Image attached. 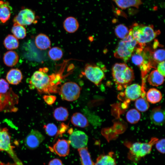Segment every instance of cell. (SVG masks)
Segmentation results:
<instances>
[{"mask_svg":"<svg viewBox=\"0 0 165 165\" xmlns=\"http://www.w3.org/2000/svg\"><path fill=\"white\" fill-rule=\"evenodd\" d=\"M45 70L40 68L33 73L29 82L30 89H36L40 94L57 93L60 77L54 74L48 75Z\"/></svg>","mask_w":165,"mask_h":165,"instance_id":"cell-1","label":"cell"},{"mask_svg":"<svg viewBox=\"0 0 165 165\" xmlns=\"http://www.w3.org/2000/svg\"><path fill=\"white\" fill-rule=\"evenodd\" d=\"M158 140L153 138L148 143L136 142L133 143L126 142L125 145L129 149L128 158L131 160L137 162L150 153L152 146Z\"/></svg>","mask_w":165,"mask_h":165,"instance_id":"cell-2","label":"cell"},{"mask_svg":"<svg viewBox=\"0 0 165 165\" xmlns=\"http://www.w3.org/2000/svg\"><path fill=\"white\" fill-rule=\"evenodd\" d=\"M112 73L114 81L121 88L131 83L134 78L133 70L125 63L115 64Z\"/></svg>","mask_w":165,"mask_h":165,"instance_id":"cell-3","label":"cell"},{"mask_svg":"<svg viewBox=\"0 0 165 165\" xmlns=\"http://www.w3.org/2000/svg\"><path fill=\"white\" fill-rule=\"evenodd\" d=\"M138 43L132 36L131 29L128 35L119 42L114 51V56L124 61H128L131 57Z\"/></svg>","mask_w":165,"mask_h":165,"instance_id":"cell-4","label":"cell"},{"mask_svg":"<svg viewBox=\"0 0 165 165\" xmlns=\"http://www.w3.org/2000/svg\"><path fill=\"white\" fill-rule=\"evenodd\" d=\"M131 31L134 38L138 43L141 44L152 41L157 33L151 26L135 25Z\"/></svg>","mask_w":165,"mask_h":165,"instance_id":"cell-5","label":"cell"},{"mask_svg":"<svg viewBox=\"0 0 165 165\" xmlns=\"http://www.w3.org/2000/svg\"><path fill=\"white\" fill-rule=\"evenodd\" d=\"M6 128L0 130V151L6 152L13 160L16 165H23L17 156L11 145L10 136Z\"/></svg>","mask_w":165,"mask_h":165,"instance_id":"cell-6","label":"cell"},{"mask_svg":"<svg viewBox=\"0 0 165 165\" xmlns=\"http://www.w3.org/2000/svg\"><path fill=\"white\" fill-rule=\"evenodd\" d=\"M81 88L76 83L72 82L64 83L60 89V94L63 99L69 101H75L78 99Z\"/></svg>","mask_w":165,"mask_h":165,"instance_id":"cell-7","label":"cell"},{"mask_svg":"<svg viewBox=\"0 0 165 165\" xmlns=\"http://www.w3.org/2000/svg\"><path fill=\"white\" fill-rule=\"evenodd\" d=\"M84 74L90 81L98 85L105 77V74L99 67L87 64L85 67Z\"/></svg>","mask_w":165,"mask_h":165,"instance_id":"cell-8","label":"cell"},{"mask_svg":"<svg viewBox=\"0 0 165 165\" xmlns=\"http://www.w3.org/2000/svg\"><path fill=\"white\" fill-rule=\"evenodd\" d=\"M74 148L79 149L85 147L88 141V137L84 132L77 130L70 134L68 140Z\"/></svg>","mask_w":165,"mask_h":165,"instance_id":"cell-9","label":"cell"},{"mask_svg":"<svg viewBox=\"0 0 165 165\" xmlns=\"http://www.w3.org/2000/svg\"><path fill=\"white\" fill-rule=\"evenodd\" d=\"M35 13L31 10L25 9L20 10L14 18V24L23 26L31 24L35 21Z\"/></svg>","mask_w":165,"mask_h":165,"instance_id":"cell-10","label":"cell"},{"mask_svg":"<svg viewBox=\"0 0 165 165\" xmlns=\"http://www.w3.org/2000/svg\"><path fill=\"white\" fill-rule=\"evenodd\" d=\"M44 136L38 130H32L26 137L24 144L30 149L36 148L44 141Z\"/></svg>","mask_w":165,"mask_h":165,"instance_id":"cell-11","label":"cell"},{"mask_svg":"<svg viewBox=\"0 0 165 165\" xmlns=\"http://www.w3.org/2000/svg\"><path fill=\"white\" fill-rule=\"evenodd\" d=\"M135 50V53L131 56L132 61L134 64L140 67L143 74H145L149 68L145 55L141 48H136Z\"/></svg>","mask_w":165,"mask_h":165,"instance_id":"cell-12","label":"cell"},{"mask_svg":"<svg viewBox=\"0 0 165 165\" xmlns=\"http://www.w3.org/2000/svg\"><path fill=\"white\" fill-rule=\"evenodd\" d=\"M123 95L126 99L134 101L141 96L144 97L145 93L143 91L141 86L135 83L127 86L123 93Z\"/></svg>","mask_w":165,"mask_h":165,"instance_id":"cell-13","label":"cell"},{"mask_svg":"<svg viewBox=\"0 0 165 165\" xmlns=\"http://www.w3.org/2000/svg\"><path fill=\"white\" fill-rule=\"evenodd\" d=\"M69 145L68 140L59 139L53 147H50L49 148L51 151L55 152L59 156L65 157L69 153Z\"/></svg>","mask_w":165,"mask_h":165,"instance_id":"cell-14","label":"cell"},{"mask_svg":"<svg viewBox=\"0 0 165 165\" xmlns=\"http://www.w3.org/2000/svg\"><path fill=\"white\" fill-rule=\"evenodd\" d=\"M150 119L155 125L162 126L165 122V112L160 106L153 108L150 114Z\"/></svg>","mask_w":165,"mask_h":165,"instance_id":"cell-15","label":"cell"},{"mask_svg":"<svg viewBox=\"0 0 165 165\" xmlns=\"http://www.w3.org/2000/svg\"><path fill=\"white\" fill-rule=\"evenodd\" d=\"M6 79L9 84L17 85L21 82L22 79V74L19 69L12 68L7 73Z\"/></svg>","mask_w":165,"mask_h":165,"instance_id":"cell-16","label":"cell"},{"mask_svg":"<svg viewBox=\"0 0 165 165\" xmlns=\"http://www.w3.org/2000/svg\"><path fill=\"white\" fill-rule=\"evenodd\" d=\"M114 154L113 152H110L107 154L101 155L97 158L94 165H116Z\"/></svg>","mask_w":165,"mask_h":165,"instance_id":"cell-17","label":"cell"},{"mask_svg":"<svg viewBox=\"0 0 165 165\" xmlns=\"http://www.w3.org/2000/svg\"><path fill=\"white\" fill-rule=\"evenodd\" d=\"M12 8L7 1H0V21L4 23L9 19Z\"/></svg>","mask_w":165,"mask_h":165,"instance_id":"cell-18","label":"cell"},{"mask_svg":"<svg viewBox=\"0 0 165 165\" xmlns=\"http://www.w3.org/2000/svg\"><path fill=\"white\" fill-rule=\"evenodd\" d=\"M35 43L36 47L41 50H46L50 47L51 42L49 38L46 35L40 33L35 37Z\"/></svg>","mask_w":165,"mask_h":165,"instance_id":"cell-19","label":"cell"},{"mask_svg":"<svg viewBox=\"0 0 165 165\" xmlns=\"http://www.w3.org/2000/svg\"><path fill=\"white\" fill-rule=\"evenodd\" d=\"M79 27L78 21L75 17L69 16L63 22V27L65 30L69 33H73L77 31Z\"/></svg>","mask_w":165,"mask_h":165,"instance_id":"cell-20","label":"cell"},{"mask_svg":"<svg viewBox=\"0 0 165 165\" xmlns=\"http://www.w3.org/2000/svg\"><path fill=\"white\" fill-rule=\"evenodd\" d=\"M71 121L74 126L79 127L85 128L89 125L86 117L80 112L74 113L71 117Z\"/></svg>","mask_w":165,"mask_h":165,"instance_id":"cell-21","label":"cell"},{"mask_svg":"<svg viewBox=\"0 0 165 165\" xmlns=\"http://www.w3.org/2000/svg\"><path fill=\"white\" fill-rule=\"evenodd\" d=\"M164 77L157 70H155L150 73L148 76V80L150 85L157 86L163 83Z\"/></svg>","mask_w":165,"mask_h":165,"instance_id":"cell-22","label":"cell"},{"mask_svg":"<svg viewBox=\"0 0 165 165\" xmlns=\"http://www.w3.org/2000/svg\"><path fill=\"white\" fill-rule=\"evenodd\" d=\"M19 56L14 51L9 50L6 52L3 57L4 64L9 67H13L16 65L19 61Z\"/></svg>","mask_w":165,"mask_h":165,"instance_id":"cell-23","label":"cell"},{"mask_svg":"<svg viewBox=\"0 0 165 165\" xmlns=\"http://www.w3.org/2000/svg\"><path fill=\"white\" fill-rule=\"evenodd\" d=\"M119 8L123 9L131 7L138 8L142 3L141 0H113Z\"/></svg>","mask_w":165,"mask_h":165,"instance_id":"cell-24","label":"cell"},{"mask_svg":"<svg viewBox=\"0 0 165 165\" xmlns=\"http://www.w3.org/2000/svg\"><path fill=\"white\" fill-rule=\"evenodd\" d=\"M147 101L152 104L159 102L162 99V94L159 90L155 88L149 89L146 94Z\"/></svg>","mask_w":165,"mask_h":165,"instance_id":"cell-25","label":"cell"},{"mask_svg":"<svg viewBox=\"0 0 165 165\" xmlns=\"http://www.w3.org/2000/svg\"><path fill=\"white\" fill-rule=\"evenodd\" d=\"M82 165H94L87 147L78 149Z\"/></svg>","mask_w":165,"mask_h":165,"instance_id":"cell-26","label":"cell"},{"mask_svg":"<svg viewBox=\"0 0 165 165\" xmlns=\"http://www.w3.org/2000/svg\"><path fill=\"white\" fill-rule=\"evenodd\" d=\"M3 44L5 48L8 50L16 49L19 46V42L17 39L12 35H9L6 37Z\"/></svg>","mask_w":165,"mask_h":165,"instance_id":"cell-27","label":"cell"},{"mask_svg":"<svg viewBox=\"0 0 165 165\" xmlns=\"http://www.w3.org/2000/svg\"><path fill=\"white\" fill-rule=\"evenodd\" d=\"M53 116L54 118L58 121H65L68 117V112L66 108L60 107L54 110Z\"/></svg>","mask_w":165,"mask_h":165,"instance_id":"cell-28","label":"cell"},{"mask_svg":"<svg viewBox=\"0 0 165 165\" xmlns=\"http://www.w3.org/2000/svg\"><path fill=\"white\" fill-rule=\"evenodd\" d=\"M11 32L13 35L17 39H23L26 35V30L25 27L17 24H14Z\"/></svg>","mask_w":165,"mask_h":165,"instance_id":"cell-29","label":"cell"},{"mask_svg":"<svg viewBox=\"0 0 165 165\" xmlns=\"http://www.w3.org/2000/svg\"><path fill=\"white\" fill-rule=\"evenodd\" d=\"M126 118L127 121L131 124L137 123L141 118V114L138 110L135 109L129 110L127 113Z\"/></svg>","mask_w":165,"mask_h":165,"instance_id":"cell-30","label":"cell"},{"mask_svg":"<svg viewBox=\"0 0 165 165\" xmlns=\"http://www.w3.org/2000/svg\"><path fill=\"white\" fill-rule=\"evenodd\" d=\"M48 55L51 60L55 61H58L62 57L63 52L59 47H54L50 48L49 50Z\"/></svg>","mask_w":165,"mask_h":165,"instance_id":"cell-31","label":"cell"},{"mask_svg":"<svg viewBox=\"0 0 165 165\" xmlns=\"http://www.w3.org/2000/svg\"><path fill=\"white\" fill-rule=\"evenodd\" d=\"M135 106L137 110L141 112L147 111L149 107L148 101L142 97H139L136 100Z\"/></svg>","mask_w":165,"mask_h":165,"instance_id":"cell-32","label":"cell"},{"mask_svg":"<svg viewBox=\"0 0 165 165\" xmlns=\"http://www.w3.org/2000/svg\"><path fill=\"white\" fill-rule=\"evenodd\" d=\"M115 32L118 38L123 39L128 35L129 30L124 25L120 24L116 26L115 29Z\"/></svg>","mask_w":165,"mask_h":165,"instance_id":"cell-33","label":"cell"},{"mask_svg":"<svg viewBox=\"0 0 165 165\" xmlns=\"http://www.w3.org/2000/svg\"><path fill=\"white\" fill-rule=\"evenodd\" d=\"M43 128L46 134L50 136H54L56 134L58 131L57 127L53 123L44 125Z\"/></svg>","mask_w":165,"mask_h":165,"instance_id":"cell-34","label":"cell"},{"mask_svg":"<svg viewBox=\"0 0 165 165\" xmlns=\"http://www.w3.org/2000/svg\"><path fill=\"white\" fill-rule=\"evenodd\" d=\"M165 53V50L163 49H158L156 50L152 54L153 59L158 63L164 61Z\"/></svg>","mask_w":165,"mask_h":165,"instance_id":"cell-35","label":"cell"},{"mask_svg":"<svg viewBox=\"0 0 165 165\" xmlns=\"http://www.w3.org/2000/svg\"><path fill=\"white\" fill-rule=\"evenodd\" d=\"M9 85L7 81L3 79H0V93L4 94L9 90Z\"/></svg>","mask_w":165,"mask_h":165,"instance_id":"cell-36","label":"cell"},{"mask_svg":"<svg viewBox=\"0 0 165 165\" xmlns=\"http://www.w3.org/2000/svg\"><path fill=\"white\" fill-rule=\"evenodd\" d=\"M165 139H162L158 140L155 144L156 148L160 153L164 154L165 153Z\"/></svg>","mask_w":165,"mask_h":165,"instance_id":"cell-37","label":"cell"},{"mask_svg":"<svg viewBox=\"0 0 165 165\" xmlns=\"http://www.w3.org/2000/svg\"><path fill=\"white\" fill-rule=\"evenodd\" d=\"M43 98L45 102L49 105L53 104L56 99V96L53 95H45Z\"/></svg>","mask_w":165,"mask_h":165,"instance_id":"cell-38","label":"cell"},{"mask_svg":"<svg viewBox=\"0 0 165 165\" xmlns=\"http://www.w3.org/2000/svg\"><path fill=\"white\" fill-rule=\"evenodd\" d=\"M157 70L164 77L165 76V61L158 63Z\"/></svg>","mask_w":165,"mask_h":165,"instance_id":"cell-39","label":"cell"},{"mask_svg":"<svg viewBox=\"0 0 165 165\" xmlns=\"http://www.w3.org/2000/svg\"><path fill=\"white\" fill-rule=\"evenodd\" d=\"M48 165H63V164L60 159L55 158L50 160Z\"/></svg>","mask_w":165,"mask_h":165,"instance_id":"cell-40","label":"cell"},{"mask_svg":"<svg viewBox=\"0 0 165 165\" xmlns=\"http://www.w3.org/2000/svg\"><path fill=\"white\" fill-rule=\"evenodd\" d=\"M0 165H16L15 163H5L0 161Z\"/></svg>","mask_w":165,"mask_h":165,"instance_id":"cell-41","label":"cell"}]
</instances>
